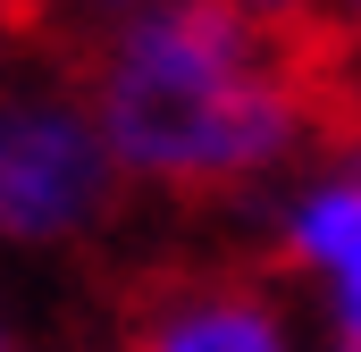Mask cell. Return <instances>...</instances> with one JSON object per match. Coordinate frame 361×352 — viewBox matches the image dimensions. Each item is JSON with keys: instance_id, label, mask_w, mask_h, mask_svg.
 Segmentation results:
<instances>
[{"instance_id": "obj_1", "label": "cell", "mask_w": 361, "mask_h": 352, "mask_svg": "<svg viewBox=\"0 0 361 352\" xmlns=\"http://www.w3.org/2000/svg\"><path fill=\"white\" fill-rule=\"evenodd\" d=\"M85 109L126 184L152 193H244L294 168L311 101L286 51L219 0H152L101 25Z\"/></svg>"}, {"instance_id": "obj_2", "label": "cell", "mask_w": 361, "mask_h": 352, "mask_svg": "<svg viewBox=\"0 0 361 352\" xmlns=\"http://www.w3.org/2000/svg\"><path fill=\"white\" fill-rule=\"evenodd\" d=\"M126 176L76 84L0 92V252H68L118 218Z\"/></svg>"}, {"instance_id": "obj_3", "label": "cell", "mask_w": 361, "mask_h": 352, "mask_svg": "<svg viewBox=\"0 0 361 352\" xmlns=\"http://www.w3.org/2000/svg\"><path fill=\"white\" fill-rule=\"evenodd\" d=\"M269 244L319 302L336 352H361V151L294 168L269 210Z\"/></svg>"}, {"instance_id": "obj_4", "label": "cell", "mask_w": 361, "mask_h": 352, "mask_svg": "<svg viewBox=\"0 0 361 352\" xmlns=\"http://www.w3.org/2000/svg\"><path fill=\"white\" fill-rule=\"evenodd\" d=\"M126 352H302V327L269 285L202 277V285L160 294Z\"/></svg>"}, {"instance_id": "obj_5", "label": "cell", "mask_w": 361, "mask_h": 352, "mask_svg": "<svg viewBox=\"0 0 361 352\" xmlns=\"http://www.w3.org/2000/svg\"><path fill=\"white\" fill-rule=\"evenodd\" d=\"M219 8H227V17H244L252 34L286 42V34H294V25H311V17H319L328 0H219Z\"/></svg>"}, {"instance_id": "obj_6", "label": "cell", "mask_w": 361, "mask_h": 352, "mask_svg": "<svg viewBox=\"0 0 361 352\" xmlns=\"http://www.w3.org/2000/svg\"><path fill=\"white\" fill-rule=\"evenodd\" d=\"M85 17H101V25H118V17H135V8H152V0H76Z\"/></svg>"}, {"instance_id": "obj_7", "label": "cell", "mask_w": 361, "mask_h": 352, "mask_svg": "<svg viewBox=\"0 0 361 352\" xmlns=\"http://www.w3.org/2000/svg\"><path fill=\"white\" fill-rule=\"evenodd\" d=\"M328 17H336L345 34H361V0H328Z\"/></svg>"}, {"instance_id": "obj_8", "label": "cell", "mask_w": 361, "mask_h": 352, "mask_svg": "<svg viewBox=\"0 0 361 352\" xmlns=\"http://www.w3.org/2000/svg\"><path fill=\"white\" fill-rule=\"evenodd\" d=\"M0 352H17V327H8V310H0Z\"/></svg>"}, {"instance_id": "obj_9", "label": "cell", "mask_w": 361, "mask_h": 352, "mask_svg": "<svg viewBox=\"0 0 361 352\" xmlns=\"http://www.w3.org/2000/svg\"><path fill=\"white\" fill-rule=\"evenodd\" d=\"M319 352H336V344H319Z\"/></svg>"}]
</instances>
